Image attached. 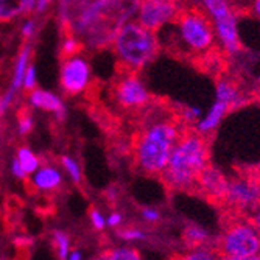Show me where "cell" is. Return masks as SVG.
<instances>
[{
	"instance_id": "6da1fadb",
	"label": "cell",
	"mask_w": 260,
	"mask_h": 260,
	"mask_svg": "<svg viewBox=\"0 0 260 260\" xmlns=\"http://www.w3.org/2000/svg\"><path fill=\"white\" fill-rule=\"evenodd\" d=\"M184 131L185 126L175 112L157 109L145 115L133 140L136 170L148 176H160Z\"/></svg>"
},
{
	"instance_id": "7a4b0ae2",
	"label": "cell",
	"mask_w": 260,
	"mask_h": 260,
	"mask_svg": "<svg viewBox=\"0 0 260 260\" xmlns=\"http://www.w3.org/2000/svg\"><path fill=\"white\" fill-rule=\"evenodd\" d=\"M140 0H90L62 31L75 35L89 52L111 49L114 36L125 23L136 20Z\"/></svg>"
},
{
	"instance_id": "3957f363",
	"label": "cell",
	"mask_w": 260,
	"mask_h": 260,
	"mask_svg": "<svg viewBox=\"0 0 260 260\" xmlns=\"http://www.w3.org/2000/svg\"><path fill=\"white\" fill-rule=\"evenodd\" d=\"M209 162L210 147L207 136L200 134L193 128L185 129L178 139L160 179L170 190L188 192L197 188L201 173L210 165Z\"/></svg>"
},
{
	"instance_id": "277c9868",
	"label": "cell",
	"mask_w": 260,
	"mask_h": 260,
	"mask_svg": "<svg viewBox=\"0 0 260 260\" xmlns=\"http://www.w3.org/2000/svg\"><path fill=\"white\" fill-rule=\"evenodd\" d=\"M167 28L172 36V49L187 58L201 59L217 49L214 27L200 5H184Z\"/></svg>"
},
{
	"instance_id": "5b68a950",
	"label": "cell",
	"mask_w": 260,
	"mask_h": 260,
	"mask_svg": "<svg viewBox=\"0 0 260 260\" xmlns=\"http://www.w3.org/2000/svg\"><path fill=\"white\" fill-rule=\"evenodd\" d=\"M112 55L120 70L142 72L160 52V38L137 20H131L117 31L111 44Z\"/></svg>"
},
{
	"instance_id": "8992f818",
	"label": "cell",
	"mask_w": 260,
	"mask_h": 260,
	"mask_svg": "<svg viewBox=\"0 0 260 260\" xmlns=\"http://www.w3.org/2000/svg\"><path fill=\"white\" fill-rule=\"evenodd\" d=\"M215 31L217 47L226 56H237L242 52L239 14L234 0H198Z\"/></svg>"
},
{
	"instance_id": "52a82bcc",
	"label": "cell",
	"mask_w": 260,
	"mask_h": 260,
	"mask_svg": "<svg viewBox=\"0 0 260 260\" xmlns=\"http://www.w3.org/2000/svg\"><path fill=\"white\" fill-rule=\"evenodd\" d=\"M220 255L249 257L260 254V232L248 217L234 215L215 243Z\"/></svg>"
},
{
	"instance_id": "ba28073f",
	"label": "cell",
	"mask_w": 260,
	"mask_h": 260,
	"mask_svg": "<svg viewBox=\"0 0 260 260\" xmlns=\"http://www.w3.org/2000/svg\"><path fill=\"white\" fill-rule=\"evenodd\" d=\"M111 99L120 109L128 112L145 111L153 103V95L140 77V72L128 70H122L120 75L112 81Z\"/></svg>"
},
{
	"instance_id": "9c48e42d",
	"label": "cell",
	"mask_w": 260,
	"mask_h": 260,
	"mask_svg": "<svg viewBox=\"0 0 260 260\" xmlns=\"http://www.w3.org/2000/svg\"><path fill=\"white\" fill-rule=\"evenodd\" d=\"M231 214L249 217L254 207L260 203V176L239 175L228 179L226 193L221 201Z\"/></svg>"
},
{
	"instance_id": "30bf717a",
	"label": "cell",
	"mask_w": 260,
	"mask_h": 260,
	"mask_svg": "<svg viewBox=\"0 0 260 260\" xmlns=\"http://www.w3.org/2000/svg\"><path fill=\"white\" fill-rule=\"evenodd\" d=\"M93 81L92 66L83 55L61 58L59 67V87L67 97H80L90 89Z\"/></svg>"
},
{
	"instance_id": "8fae6325",
	"label": "cell",
	"mask_w": 260,
	"mask_h": 260,
	"mask_svg": "<svg viewBox=\"0 0 260 260\" xmlns=\"http://www.w3.org/2000/svg\"><path fill=\"white\" fill-rule=\"evenodd\" d=\"M184 8L182 0H140L136 20L151 31L160 33Z\"/></svg>"
},
{
	"instance_id": "7c38bea8",
	"label": "cell",
	"mask_w": 260,
	"mask_h": 260,
	"mask_svg": "<svg viewBox=\"0 0 260 260\" xmlns=\"http://www.w3.org/2000/svg\"><path fill=\"white\" fill-rule=\"evenodd\" d=\"M27 105L33 111H42L53 114L56 122H64L67 117V106L58 93L36 87L27 93Z\"/></svg>"
},
{
	"instance_id": "4fadbf2b",
	"label": "cell",
	"mask_w": 260,
	"mask_h": 260,
	"mask_svg": "<svg viewBox=\"0 0 260 260\" xmlns=\"http://www.w3.org/2000/svg\"><path fill=\"white\" fill-rule=\"evenodd\" d=\"M226 187H228V178L220 170L209 165L198 179L197 190H200L212 201H223Z\"/></svg>"
},
{
	"instance_id": "5bb4252c",
	"label": "cell",
	"mask_w": 260,
	"mask_h": 260,
	"mask_svg": "<svg viewBox=\"0 0 260 260\" xmlns=\"http://www.w3.org/2000/svg\"><path fill=\"white\" fill-rule=\"evenodd\" d=\"M234 108L226 103L221 99H214V103L209 106V109L203 114L201 119L197 122V125L193 126L195 131H198L203 136H209L214 131L218 129V126L223 123V120L226 119V115L232 111Z\"/></svg>"
},
{
	"instance_id": "9a60e30c",
	"label": "cell",
	"mask_w": 260,
	"mask_h": 260,
	"mask_svg": "<svg viewBox=\"0 0 260 260\" xmlns=\"http://www.w3.org/2000/svg\"><path fill=\"white\" fill-rule=\"evenodd\" d=\"M64 182L61 170L53 164H41V167L30 175V184L35 190L42 193H52L59 190Z\"/></svg>"
},
{
	"instance_id": "2e32d148",
	"label": "cell",
	"mask_w": 260,
	"mask_h": 260,
	"mask_svg": "<svg viewBox=\"0 0 260 260\" xmlns=\"http://www.w3.org/2000/svg\"><path fill=\"white\" fill-rule=\"evenodd\" d=\"M38 0H0V23H10L36 13Z\"/></svg>"
},
{
	"instance_id": "e0dca14e",
	"label": "cell",
	"mask_w": 260,
	"mask_h": 260,
	"mask_svg": "<svg viewBox=\"0 0 260 260\" xmlns=\"http://www.w3.org/2000/svg\"><path fill=\"white\" fill-rule=\"evenodd\" d=\"M31 56H33V44L23 42L14 59L11 81H10V87H13L17 92L23 90V77H25L28 66L31 64Z\"/></svg>"
},
{
	"instance_id": "ac0fdd59",
	"label": "cell",
	"mask_w": 260,
	"mask_h": 260,
	"mask_svg": "<svg viewBox=\"0 0 260 260\" xmlns=\"http://www.w3.org/2000/svg\"><path fill=\"white\" fill-rule=\"evenodd\" d=\"M16 157L20 162V165L23 167V170L27 172V175H33L39 167H41V159L39 156L27 145H20L16 151Z\"/></svg>"
},
{
	"instance_id": "d6986e66",
	"label": "cell",
	"mask_w": 260,
	"mask_h": 260,
	"mask_svg": "<svg viewBox=\"0 0 260 260\" xmlns=\"http://www.w3.org/2000/svg\"><path fill=\"white\" fill-rule=\"evenodd\" d=\"M182 237H184L185 245L190 249L201 248V246H209V234L200 226H195V224L187 226L184 229Z\"/></svg>"
},
{
	"instance_id": "ffe728a7",
	"label": "cell",
	"mask_w": 260,
	"mask_h": 260,
	"mask_svg": "<svg viewBox=\"0 0 260 260\" xmlns=\"http://www.w3.org/2000/svg\"><path fill=\"white\" fill-rule=\"evenodd\" d=\"M93 260H144L140 252L134 248H111L100 252Z\"/></svg>"
},
{
	"instance_id": "44dd1931",
	"label": "cell",
	"mask_w": 260,
	"mask_h": 260,
	"mask_svg": "<svg viewBox=\"0 0 260 260\" xmlns=\"http://www.w3.org/2000/svg\"><path fill=\"white\" fill-rule=\"evenodd\" d=\"M220 254L218 251L210 246H201V248H193L188 252L178 254L172 260H218Z\"/></svg>"
},
{
	"instance_id": "7402d4cb",
	"label": "cell",
	"mask_w": 260,
	"mask_h": 260,
	"mask_svg": "<svg viewBox=\"0 0 260 260\" xmlns=\"http://www.w3.org/2000/svg\"><path fill=\"white\" fill-rule=\"evenodd\" d=\"M83 50H84V45L75 35L62 33V42H61V47H59L61 58H69V56L78 55Z\"/></svg>"
},
{
	"instance_id": "603a6c76",
	"label": "cell",
	"mask_w": 260,
	"mask_h": 260,
	"mask_svg": "<svg viewBox=\"0 0 260 260\" xmlns=\"http://www.w3.org/2000/svg\"><path fill=\"white\" fill-rule=\"evenodd\" d=\"M61 165H62L64 172L67 173V176L70 178V181H72L74 184H81V181H83V172H81V167H80L78 160L74 156L64 154L61 157Z\"/></svg>"
},
{
	"instance_id": "cb8c5ba5",
	"label": "cell",
	"mask_w": 260,
	"mask_h": 260,
	"mask_svg": "<svg viewBox=\"0 0 260 260\" xmlns=\"http://www.w3.org/2000/svg\"><path fill=\"white\" fill-rule=\"evenodd\" d=\"M38 31H39V20L36 16L31 14L22 20L19 33H20V38L23 39V42H31L35 39V36L38 35Z\"/></svg>"
},
{
	"instance_id": "d4e9b609",
	"label": "cell",
	"mask_w": 260,
	"mask_h": 260,
	"mask_svg": "<svg viewBox=\"0 0 260 260\" xmlns=\"http://www.w3.org/2000/svg\"><path fill=\"white\" fill-rule=\"evenodd\" d=\"M33 129H35V117H33L31 111L28 108L22 109L17 115V133H19V136L25 137Z\"/></svg>"
},
{
	"instance_id": "484cf974",
	"label": "cell",
	"mask_w": 260,
	"mask_h": 260,
	"mask_svg": "<svg viewBox=\"0 0 260 260\" xmlns=\"http://www.w3.org/2000/svg\"><path fill=\"white\" fill-rule=\"evenodd\" d=\"M203 114H204V111L200 106H185L181 109V112H178V117L184 126L188 125L190 128H193L197 125V122L203 117Z\"/></svg>"
},
{
	"instance_id": "4316f807",
	"label": "cell",
	"mask_w": 260,
	"mask_h": 260,
	"mask_svg": "<svg viewBox=\"0 0 260 260\" xmlns=\"http://www.w3.org/2000/svg\"><path fill=\"white\" fill-rule=\"evenodd\" d=\"M19 92L14 90L13 87H8L5 92L0 93V119H4L7 115V112L11 109V106L16 103Z\"/></svg>"
},
{
	"instance_id": "83f0119b",
	"label": "cell",
	"mask_w": 260,
	"mask_h": 260,
	"mask_svg": "<svg viewBox=\"0 0 260 260\" xmlns=\"http://www.w3.org/2000/svg\"><path fill=\"white\" fill-rule=\"evenodd\" d=\"M53 243H55L58 258L66 260L67 254H69V237H67V234L62 232V231H55L53 232Z\"/></svg>"
},
{
	"instance_id": "f1b7e54d",
	"label": "cell",
	"mask_w": 260,
	"mask_h": 260,
	"mask_svg": "<svg viewBox=\"0 0 260 260\" xmlns=\"http://www.w3.org/2000/svg\"><path fill=\"white\" fill-rule=\"evenodd\" d=\"M38 87V69L36 66L31 62L25 72V77H23V90L30 92L33 89Z\"/></svg>"
},
{
	"instance_id": "f546056e",
	"label": "cell",
	"mask_w": 260,
	"mask_h": 260,
	"mask_svg": "<svg viewBox=\"0 0 260 260\" xmlns=\"http://www.w3.org/2000/svg\"><path fill=\"white\" fill-rule=\"evenodd\" d=\"M119 237L128 242H134V240H145L147 235L144 231L136 229V228H126L123 231H119Z\"/></svg>"
},
{
	"instance_id": "4dcf8cb0",
	"label": "cell",
	"mask_w": 260,
	"mask_h": 260,
	"mask_svg": "<svg viewBox=\"0 0 260 260\" xmlns=\"http://www.w3.org/2000/svg\"><path fill=\"white\" fill-rule=\"evenodd\" d=\"M89 217H90V221H92V226L95 228L97 231H103L106 228V218L103 217V214L95 209V207H92L90 212H89Z\"/></svg>"
},
{
	"instance_id": "1f68e13d",
	"label": "cell",
	"mask_w": 260,
	"mask_h": 260,
	"mask_svg": "<svg viewBox=\"0 0 260 260\" xmlns=\"http://www.w3.org/2000/svg\"><path fill=\"white\" fill-rule=\"evenodd\" d=\"M160 212L154 207H144L142 209V218H144L147 223H151V224H156L160 221Z\"/></svg>"
},
{
	"instance_id": "d6a6232c",
	"label": "cell",
	"mask_w": 260,
	"mask_h": 260,
	"mask_svg": "<svg viewBox=\"0 0 260 260\" xmlns=\"http://www.w3.org/2000/svg\"><path fill=\"white\" fill-rule=\"evenodd\" d=\"M10 170H11L13 176H14L16 179H19V181H25V179L28 178L27 172L23 170V167L20 165V162L17 160V157H14V159L11 160V167H10Z\"/></svg>"
},
{
	"instance_id": "836d02e7",
	"label": "cell",
	"mask_w": 260,
	"mask_h": 260,
	"mask_svg": "<svg viewBox=\"0 0 260 260\" xmlns=\"http://www.w3.org/2000/svg\"><path fill=\"white\" fill-rule=\"evenodd\" d=\"M56 2V0H38L36 4V16H44L47 11L50 10V7Z\"/></svg>"
},
{
	"instance_id": "e575fe53",
	"label": "cell",
	"mask_w": 260,
	"mask_h": 260,
	"mask_svg": "<svg viewBox=\"0 0 260 260\" xmlns=\"http://www.w3.org/2000/svg\"><path fill=\"white\" fill-rule=\"evenodd\" d=\"M123 223V215L119 214V212H111L109 217L106 218V224L111 228H119Z\"/></svg>"
},
{
	"instance_id": "d590c367",
	"label": "cell",
	"mask_w": 260,
	"mask_h": 260,
	"mask_svg": "<svg viewBox=\"0 0 260 260\" xmlns=\"http://www.w3.org/2000/svg\"><path fill=\"white\" fill-rule=\"evenodd\" d=\"M251 220V223L255 226V229L260 232V203L254 207V210L251 212V215L248 217Z\"/></svg>"
},
{
	"instance_id": "8d00e7d4",
	"label": "cell",
	"mask_w": 260,
	"mask_h": 260,
	"mask_svg": "<svg viewBox=\"0 0 260 260\" xmlns=\"http://www.w3.org/2000/svg\"><path fill=\"white\" fill-rule=\"evenodd\" d=\"M218 260H260V254L249 255V257H228V255H220Z\"/></svg>"
},
{
	"instance_id": "74e56055",
	"label": "cell",
	"mask_w": 260,
	"mask_h": 260,
	"mask_svg": "<svg viewBox=\"0 0 260 260\" xmlns=\"http://www.w3.org/2000/svg\"><path fill=\"white\" fill-rule=\"evenodd\" d=\"M251 13L260 22V0H251Z\"/></svg>"
},
{
	"instance_id": "f35d334b",
	"label": "cell",
	"mask_w": 260,
	"mask_h": 260,
	"mask_svg": "<svg viewBox=\"0 0 260 260\" xmlns=\"http://www.w3.org/2000/svg\"><path fill=\"white\" fill-rule=\"evenodd\" d=\"M67 260H81V252L80 251H74L72 254L69 255Z\"/></svg>"
},
{
	"instance_id": "ab89813d",
	"label": "cell",
	"mask_w": 260,
	"mask_h": 260,
	"mask_svg": "<svg viewBox=\"0 0 260 260\" xmlns=\"http://www.w3.org/2000/svg\"><path fill=\"white\" fill-rule=\"evenodd\" d=\"M255 173H257V175L260 176V162L257 164V167H255Z\"/></svg>"
},
{
	"instance_id": "60d3db41",
	"label": "cell",
	"mask_w": 260,
	"mask_h": 260,
	"mask_svg": "<svg viewBox=\"0 0 260 260\" xmlns=\"http://www.w3.org/2000/svg\"><path fill=\"white\" fill-rule=\"evenodd\" d=\"M257 84H258V87H260V75L257 77Z\"/></svg>"
}]
</instances>
